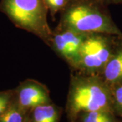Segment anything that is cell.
Here are the masks:
<instances>
[{
    "label": "cell",
    "instance_id": "cell-17",
    "mask_svg": "<svg viewBox=\"0 0 122 122\" xmlns=\"http://www.w3.org/2000/svg\"><path fill=\"white\" fill-rule=\"evenodd\" d=\"M46 2H47L48 4H49V3H50V2L52 0H46Z\"/></svg>",
    "mask_w": 122,
    "mask_h": 122
},
{
    "label": "cell",
    "instance_id": "cell-7",
    "mask_svg": "<svg viewBox=\"0 0 122 122\" xmlns=\"http://www.w3.org/2000/svg\"><path fill=\"white\" fill-rule=\"evenodd\" d=\"M31 122H58L60 111L55 105L48 103L37 106L30 110Z\"/></svg>",
    "mask_w": 122,
    "mask_h": 122
},
{
    "label": "cell",
    "instance_id": "cell-9",
    "mask_svg": "<svg viewBox=\"0 0 122 122\" xmlns=\"http://www.w3.org/2000/svg\"><path fill=\"white\" fill-rule=\"evenodd\" d=\"M62 35L71 48L77 63L78 59L79 50L86 37L82 33H79L70 30H66V31L62 33Z\"/></svg>",
    "mask_w": 122,
    "mask_h": 122
},
{
    "label": "cell",
    "instance_id": "cell-8",
    "mask_svg": "<svg viewBox=\"0 0 122 122\" xmlns=\"http://www.w3.org/2000/svg\"><path fill=\"white\" fill-rule=\"evenodd\" d=\"M27 118V111L18 105L14 98L8 108L0 115V122H25Z\"/></svg>",
    "mask_w": 122,
    "mask_h": 122
},
{
    "label": "cell",
    "instance_id": "cell-16",
    "mask_svg": "<svg viewBox=\"0 0 122 122\" xmlns=\"http://www.w3.org/2000/svg\"><path fill=\"white\" fill-rule=\"evenodd\" d=\"M25 122H30V119H29V117H28V118H27V119H26V121H25Z\"/></svg>",
    "mask_w": 122,
    "mask_h": 122
},
{
    "label": "cell",
    "instance_id": "cell-2",
    "mask_svg": "<svg viewBox=\"0 0 122 122\" xmlns=\"http://www.w3.org/2000/svg\"><path fill=\"white\" fill-rule=\"evenodd\" d=\"M5 12L16 25L42 38L51 35L41 0H3Z\"/></svg>",
    "mask_w": 122,
    "mask_h": 122
},
{
    "label": "cell",
    "instance_id": "cell-11",
    "mask_svg": "<svg viewBox=\"0 0 122 122\" xmlns=\"http://www.w3.org/2000/svg\"><path fill=\"white\" fill-rule=\"evenodd\" d=\"M114 111L122 117V83L112 86Z\"/></svg>",
    "mask_w": 122,
    "mask_h": 122
},
{
    "label": "cell",
    "instance_id": "cell-12",
    "mask_svg": "<svg viewBox=\"0 0 122 122\" xmlns=\"http://www.w3.org/2000/svg\"><path fill=\"white\" fill-rule=\"evenodd\" d=\"M108 113L102 111H87L81 113L77 119H79V122H100ZM113 114V113H112Z\"/></svg>",
    "mask_w": 122,
    "mask_h": 122
},
{
    "label": "cell",
    "instance_id": "cell-1",
    "mask_svg": "<svg viewBox=\"0 0 122 122\" xmlns=\"http://www.w3.org/2000/svg\"><path fill=\"white\" fill-rule=\"evenodd\" d=\"M102 111L114 113L111 88L98 79H75L71 84L66 112L72 122L83 112Z\"/></svg>",
    "mask_w": 122,
    "mask_h": 122
},
{
    "label": "cell",
    "instance_id": "cell-14",
    "mask_svg": "<svg viewBox=\"0 0 122 122\" xmlns=\"http://www.w3.org/2000/svg\"><path fill=\"white\" fill-rule=\"evenodd\" d=\"M65 3V0H52L48 4L53 8H59Z\"/></svg>",
    "mask_w": 122,
    "mask_h": 122
},
{
    "label": "cell",
    "instance_id": "cell-15",
    "mask_svg": "<svg viewBox=\"0 0 122 122\" xmlns=\"http://www.w3.org/2000/svg\"><path fill=\"white\" fill-rule=\"evenodd\" d=\"M100 122H115V120L113 117V114L108 113Z\"/></svg>",
    "mask_w": 122,
    "mask_h": 122
},
{
    "label": "cell",
    "instance_id": "cell-3",
    "mask_svg": "<svg viewBox=\"0 0 122 122\" xmlns=\"http://www.w3.org/2000/svg\"><path fill=\"white\" fill-rule=\"evenodd\" d=\"M66 30L79 33H107L121 35L122 33L107 16L87 5L70 8L64 16Z\"/></svg>",
    "mask_w": 122,
    "mask_h": 122
},
{
    "label": "cell",
    "instance_id": "cell-5",
    "mask_svg": "<svg viewBox=\"0 0 122 122\" xmlns=\"http://www.w3.org/2000/svg\"><path fill=\"white\" fill-rule=\"evenodd\" d=\"M16 100L18 105L27 111L39 105L50 103L48 90L34 81L22 83L16 92Z\"/></svg>",
    "mask_w": 122,
    "mask_h": 122
},
{
    "label": "cell",
    "instance_id": "cell-13",
    "mask_svg": "<svg viewBox=\"0 0 122 122\" xmlns=\"http://www.w3.org/2000/svg\"><path fill=\"white\" fill-rule=\"evenodd\" d=\"M14 99V94L11 91L0 92V115L8 108Z\"/></svg>",
    "mask_w": 122,
    "mask_h": 122
},
{
    "label": "cell",
    "instance_id": "cell-10",
    "mask_svg": "<svg viewBox=\"0 0 122 122\" xmlns=\"http://www.w3.org/2000/svg\"><path fill=\"white\" fill-rule=\"evenodd\" d=\"M54 44L57 50L61 53V54L67 59L71 61H73L76 63V60L72 52L71 48L66 44L65 39L63 38L62 34L56 35L54 37Z\"/></svg>",
    "mask_w": 122,
    "mask_h": 122
},
{
    "label": "cell",
    "instance_id": "cell-4",
    "mask_svg": "<svg viewBox=\"0 0 122 122\" xmlns=\"http://www.w3.org/2000/svg\"><path fill=\"white\" fill-rule=\"evenodd\" d=\"M111 56L107 40L94 35L84 39L79 50L77 63L86 69H98L105 66Z\"/></svg>",
    "mask_w": 122,
    "mask_h": 122
},
{
    "label": "cell",
    "instance_id": "cell-6",
    "mask_svg": "<svg viewBox=\"0 0 122 122\" xmlns=\"http://www.w3.org/2000/svg\"><path fill=\"white\" fill-rule=\"evenodd\" d=\"M105 83L109 86L122 83V49L112 55L104 66Z\"/></svg>",
    "mask_w": 122,
    "mask_h": 122
}]
</instances>
